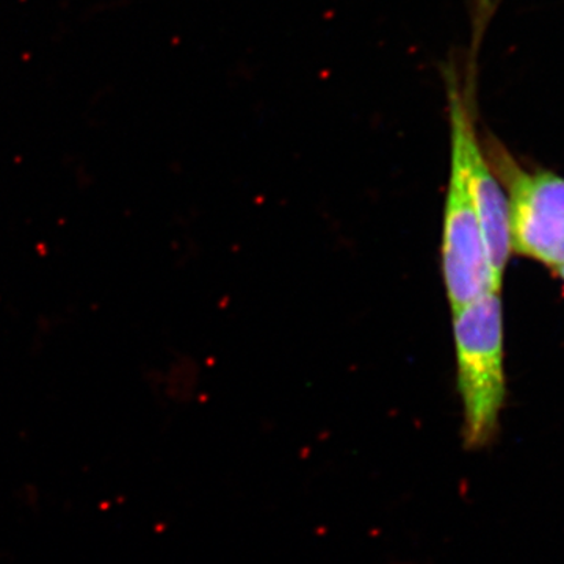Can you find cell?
Instances as JSON below:
<instances>
[{"instance_id":"obj_1","label":"cell","mask_w":564,"mask_h":564,"mask_svg":"<svg viewBox=\"0 0 564 564\" xmlns=\"http://www.w3.org/2000/svg\"><path fill=\"white\" fill-rule=\"evenodd\" d=\"M454 337L464 447L484 451L499 436L507 399L500 291L489 289L474 302L455 310Z\"/></svg>"},{"instance_id":"obj_4","label":"cell","mask_w":564,"mask_h":564,"mask_svg":"<svg viewBox=\"0 0 564 564\" xmlns=\"http://www.w3.org/2000/svg\"><path fill=\"white\" fill-rule=\"evenodd\" d=\"M485 152L508 198L564 215L563 177L544 170L527 172L500 144L488 148Z\"/></svg>"},{"instance_id":"obj_5","label":"cell","mask_w":564,"mask_h":564,"mask_svg":"<svg viewBox=\"0 0 564 564\" xmlns=\"http://www.w3.org/2000/svg\"><path fill=\"white\" fill-rule=\"evenodd\" d=\"M554 273L556 274V276L560 278V280H562L564 282V267H563V269L554 270Z\"/></svg>"},{"instance_id":"obj_3","label":"cell","mask_w":564,"mask_h":564,"mask_svg":"<svg viewBox=\"0 0 564 564\" xmlns=\"http://www.w3.org/2000/svg\"><path fill=\"white\" fill-rule=\"evenodd\" d=\"M511 252L543 262L552 269L564 267V215L538 209L532 204L508 198Z\"/></svg>"},{"instance_id":"obj_2","label":"cell","mask_w":564,"mask_h":564,"mask_svg":"<svg viewBox=\"0 0 564 564\" xmlns=\"http://www.w3.org/2000/svg\"><path fill=\"white\" fill-rule=\"evenodd\" d=\"M447 87L448 109H451L452 158L462 165L467 187L478 220L491 272L492 288L502 289L505 269L511 254L510 209L508 196L475 131L473 109L466 93L459 90L458 80L452 66L444 70Z\"/></svg>"}]
</instances>
